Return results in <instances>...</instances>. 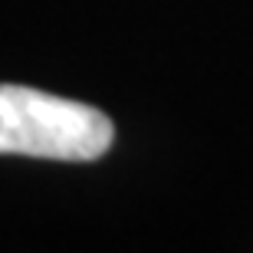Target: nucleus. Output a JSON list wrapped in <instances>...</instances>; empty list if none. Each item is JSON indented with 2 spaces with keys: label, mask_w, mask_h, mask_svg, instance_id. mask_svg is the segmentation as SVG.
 Returning a JSON list of instances; mask_svg holds the SVG:
<instances>
[{
  "label": "nucleus",
  "mask_w": 253,
  "mask_h": 253,
  "mask_svg": "<svg viewBox=\"0 0 253 253\" xmlns=\"http://www.w3.org/2000/svg\"><path fill=\"white\" fill-rule=\"evenodd\" d=\"M112 122L92 105L27 85H0V155L95 161L112 148Z\"/></svg>",
  "instance_id": "nucleus-1"
}]
</instances>
